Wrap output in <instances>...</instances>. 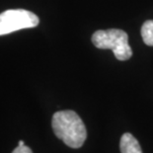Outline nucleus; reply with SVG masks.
Returning a JSON list of instances; mask_svg holds the SVG:
<instances>
[{
	"mask_svg": "<svg viewBox=\"0 0 153 153\" xmlns=\"http://www.w3.org/2000/svg\"><path fill=\"white\" fill-rule=\"evenodd\" d=\"M141 37L145 45L153 47V20H147L141 27Z\"/></svg>",
	"mask_w": 153,
	"mask_h": 153,
	"instance_id": "39448f33",
	"label": "nucleus"
},
{
	"mask_svg": "<svg viewBox=\"0 0 153 153\" xmlns=\"http://www.w3.org/2000/svg\"><path fill=\"white\" fill-rule=\"evenodd\" d=\"M12 153H33L32 151V149L30 147H28V146L26 145H23V146H17L14 150H13Z\"/></svg>",
	"mask_w": 153,
	"mask_h": 153,
	"instance_id": "423d86ee",
	"label": "nucleus"
},
{
	"mask_svg": "<svg viewBox=\"0 0 153 153\" xmlns=\"http://www.w3.org/2000/svg\"><path fill=\"white\" fill-rule=\"evenodd\" d=\"M18 145L19 146H23V145H25V143H24V141H23V140H20V141H19V143H18Z\"/></svg>",
	"mask_w": 153,
	"mask_h": 153,
	"instance_id": "0eeeda50",
	"label": "nucleus"
},
{
	"mask_svg": "<svg viewBox=\"0 0 153 153\" xmlns=\"http://www.w3.org/2000/svg\"><path fill=\"white\" fill-rule=\"evenodd\" d=\"M38 16L24 9H10L0 14V36L39 25Z\"/></svg>",
	"mask_w": 153,
	"mask_h": 153,
	"instance_id": "7ed1b4c3",
	"label": "nucleus"
},
{
	"mask_svg": "<svg viewBox=\"0 0 153 153\" xmlns=\"http://www.w3.org/2000/svg\"><path fill=\"white\" fill-rule=\"evenodd\" d=\"M51 126L56 137L71 148L81 147L87 138L85 125L73 111L56 112L53 116Z\"/></svg>",
	"mask_w": 153,
	"mask_h": 153,
	"instance_id": "f257e3e1",
	"label": "nucleus"
},
{
	"mask_svg": "<svg viewBox=\"0 0 153 153\" xmlns=\"http://www.w3.org/2000/svg\"><path fill=\"white\" fill-rule=\"evenodd\" d=\"M92 43L98 48L112 50L119 60H128L132 55V51L128 45V36L123 30H98L92 36Z\"/></svg>",
	"mask_w": 153,
	"mask_h": 153,
	"instance_id": "f03ea898",
	"label": "nucleus"
},
{
	"mask_svg": "<svg viewBox=\"0 0 153 153\" xmlns=\"http://www.w3.org/2000/svg\"><path fill=\"white\" fill-rule=\"evenodd\" d=\"M120 152L122 153H142L140 144L131 133L126 132L120 137Z\"/></svg>",
	"mask_w": 153,
	"mask_h": 153,
	"instance_id": "20e7f679",
	"label": "nucleus"
}]
</instances>
